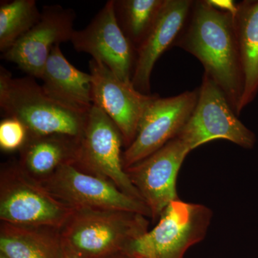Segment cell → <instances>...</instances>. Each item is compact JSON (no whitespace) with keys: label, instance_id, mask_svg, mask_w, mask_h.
<instances>
[{"label":"cell","instance_id":"1","mask_svg":"<svg viewBox=\"0 0 258 258\" xmlns=\"http://www.w3.org/2000/svg\"><path fill=\"white\" fill-rule=\"evenodd\" d=\"M177 45L202 62L237 114L244 81L233 16L208 1L197 2L189 28Z\"/></svg>","mask_w":258,"mask_h":258},{"label":"cell","instance_id":"2","mask_svg":"<svg viewBox=\"0 0 258 258\" xmlns=\"http://www.w3.org/2000/svg\"><path fill=\"white\" fill-rule=\"evenodd\" d=\"M0 108L22 122L29 137L63 134L79 138L88 113L64 106L44 91L31 76L13 78L0 67Z\"/></svg>","mask_w":258,"mask_h":258},{"label":"cell","instance_id":"3","mask_svg":"<svg viewBox=\"0 0 258 258\" xmlns=\"http://www.w3.org/2000/svg\"><path fill=\"white\" fill-rule=\"evenodd\" d=\"M148 217L121 210H75L60 230L66 247L85 258H108L120 253L149 231Z\"/></svg>","mask_w":258,"mask_h":258},{"label":"cell","instance_id":"4","mask_svg":"<svg viewBox=\"0 0 258 258\" xmlns=\"http://www.w3.org/2000/svg\"><path fill=\"white\" fill-rule=\"evenodd\" d=\"M75 210L52 197L29 175L18 161L0 172V220L17 225L46 226L60 230Z\"/></svg>","mask_w":258,"mask_h":258},{"label":"cell","instance_id":"5","mask_svg":"<svg viewBox=\"0 0 258 258\" xmlns=\"http://www.w3.org/2000/svg\"><path fill=\"white\" fill-rule=\"evenodd\" d=\"M212 212L201 204L171 202L152 230L133 241L124 252L133 258H184L188 249L205 239Z\"/></svg>","mask_w":258,"mask_h":258},{"label":"cell","instance_id":"6","mask_svg":"<svg viewBox=\"0 0 258 258\" xmlns=\"http://www.w3.org/2000/svg\"><path fill=\"white\" fill-rule=\"evenodd\" d=\"M123 145L119 129L104 112L93 105L79 137L74 165L84 172L109 181L122 192L142 201L123 168Z\"/></svg>","mask_w":258,"mask_h":258},{"label":"cell","instance_id":"7","mask_svg":"<svg viewBox=\"0 0 258 258\" xmlns=\"http://www.w3.org/2000/svg\"><path fill=\"white\" fill-rule=\"evenodd\" d=\"M237 115L223 91L205 73L196 107L176 137L191 151L217 139H225L244 149H252L255 144V135Z\"/></svg>","mask_w":258,"mask_h":258},{"label":"cell","instance_id":"8","mask_svg":"<svg viewBox=\"0 0 258 258\" xmlns=\"http://www.w3.org/2000/svg\"><path fill=\"white\" fill-rule=\"evenodd\" d=\"M37 181L52 197L74 210H121L152 218L143 202L122 192L109 181L84 172L74 163L60 166L53 174Z\"/></svg>","mask_w":258,"mask_h":258},{"label":"cell","instance_id":"9","mask_svg":"<svg viewBox=\"0 0 258 258\" xmlns=\"http://www.w3.org/2000/svg\"><path fill=\"white\" fill-rule=\"evenodd\" d=\"M198 96L199 90L169 98L157 95L144 112L133 143L122 154L124 169L175 138L192 114Z\"/></svg>","mask_w":258,"mask_h":258},{"label":"cell","instance_id":"10","mask_svg":"<svg viewBox=\"0 0 258 258\" xmlns=\"http://www.w3.org/2000/svg\"><path fill=\"white\" fill-rule=\"evenodd\" d=\"M190 152L189 147L175 137L157 152L125 169L131 182L150 210L153 221L159 220L171 202L179 200L176 179Z\"/></svg>","mask_w":258,"mask_h":258},{"label":"cell","instance_id":"11","mask_svg":"<svg viewBox=\"0 0 258 258\" xmlns=\"http://www.w3.org/2000/svg\"><path fill=\"white\" fill-rule=\"evenodd\" d=\"M71 42L76 51L89 54L121 81L132 82L136 63L134 45L117 21L114 0L107 2L86 28L75 30Z\"/></svg>","mask_w":258,"mask_h":258},{"label":"cell","instance_id":"12","mask_svg":"<svg viewBox=\"0 0 258 258\" xmlns=\"http://www.w3.org/2000/svg\"><path fill=\"white\" fill-rule=\"evenodd\" d=\"M89 69L93 105L104 112L118 127L126 149L133 143L144 112L157 95L141 93L132 82L121 81L95 59L90 60Z\"/></svg>","mask_w":258,"mask_h":258},{"label":"cell","instance_id":"13","mask_svg":"<svg viewBox=\"0 0 258 258\" xmlns=\"http://www.w3.org/2000/svg\"><path fill=\"white\" fill-rule=\"evenodd\" d=\"M76 17L71 8L45 5L38 23L3 53L2 59L16 64L28 76L41 79L52 49L62 42H71L76 30Z\"/></svg>","mask_w":258,"mask_h":258},{"label":"cell","instance_id":"14","mask_svg":"<svg viewBox=\"0 0 258 258\" xmlns=\"http://www.w3.org/2000/svg\"><path fill=\"white\" fill-rule=\"evenodd\" d=\"M193 4L190 0L164 1L155 23L137 49L132 83L141 93L149 94L154 64L176 40Z\"/></svg>","mask_w":258,"mask_h":258},{"label":"cell","instance_id":"15","mask_svg":"<svg viewBox=\"0 0 258 258\" xmlns=\"http://www.w3.org/2000/svg\"><path fill=\"white\" fill-rule=\"evenodd\" d=\"M44 91L55 101L88 113L93 106L91 75L76 69L64 57L60 45L51 50L41 79Z\"/></svg>","mask_w":258,"mask_h":258},{"label":"cell","instance_id":"16","mask_svg":"<svg viewBox=\"0 0 258 258\" xmlns=\"http://www.w3.org/2000/svg\"><path fill=\"white\" fill-rule=\"evenodd\" d=\"M79 141L63 134L28 137L20 150L19 164L34 179H45L60 166L75 162Z\"/></svg>","mask_w":258,"mask_h":258},{"label":"cell","instance_id":"17","mask_svg":"<svg viewBox=\"0 0 258 258\" xmlns=\"http://www.w3.org/2000/svg\"><path fill=\"white\" fill-rule=\"evenodd\" d=\"M0 253L8 258H62L60 230L1 222Z\"/></svg>","mask_w":258,"mask_h":258},{"label":"cell","instance_id":"18","mask_svg":"<svg viewBox=\"0 0 258 258\" xmlns=\"http://www.w3.org/2000/svg\"><path fill=\"white\" fill-rule=\"evenodd\" d=\"M233 18L244 81L238 115L258 94V0L237 4Z\"/></svg>","mask_w":258,"mask_h":258},{"label":"cell","instance_id":"19","mask_svg":"<svg viewBox=\"0 0 258 258\" xmlns=\"http://www.w3.org/2000/svg\"><path fill=\"white\" fill-rule=\"evenodd\" d=\"M165 0H114L115 14L120 29L137 47L144 41Z\"/></svg>","mask_w":258,"mask_h":258},{"label":"cell","instance_id":"20","mask_svg":"<svg viewBox=\"0 0 258 258\" xmlns=\"http://www.w3.org/2000/svg\"><path fill=\"white\" fill-rule=\"evenodd\" d=\"M41 11L35 0L1 1L0 51L4 53L40 20Z\"/></svg>","mask_w":258,"mask_h":258},{"label":"cell","instance_id":"21","mask_svg":"<svg viewBox=\"0 0 258 258\" xmlns=\"http://www.w3.org/2000/svg\"><path fill=\"white\" fill-rule=\"evenodd\" d=\"M28 137V129L17 118L7 117L0 123V148L5 152L20 150Z\"/></svg>","mask_w":258,"mask_h":258},{"label":"cell","instance_id":"22","mask_svg":"<svg viewBox=\"0 0 258 258\" xmlns=\"http://www.w3.org/2000/svg\"><path fill=\"white\" fill-rule=\"evenodd\" d=\"M209 4L215 9L235 16L237 12V4L232 0H208Z\"/></svg>","mask_w":258,"mask_h":258},{"label":"cell","instance_id":"23","mask_svg":"<svg viewBox=\"0 0 258 258\" xmlns=\"http://www.w3.org/2000/svg\"><path fill=\"white\" fill-rule=\"evenodd\" d=\"M62 258H85L80 254L76 253L69 247H66L62 244Z\"/></svg>","mask_w":258,"mask_h":258},{"label":"cell","instance_id":"24","mask_svg":"<svg viewBox=\"0 0 258 258\" xmlns=\"http://www.w3.org/2000/svg\"><path fill=\"white\" fill-rule=\"evenodd\" d=\"M108 258H133L130 257V256L127 255L125 253H120L118 254H115V255L112 256L111 257Z\"/></svg>","mask_w":258,"mask_h":258},{"label":"cell","instance_id":"25","mask_svg":"<svg viewBox=\"0 0 258 258\" xmlns=\"http://www.w3.org/2000/svg\"><path fill=\"white\" fill-rule=\"evenodd\" d=\"M0 258H8L7 256H5V254L3 253H0Z\"/></svg>","mask_w":258,"mask_h":258}]
</instances>
